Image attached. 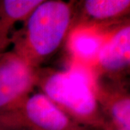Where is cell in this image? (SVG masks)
<instances>
[{"label":"cell","instance_id":"6da1fadb","mask_svg":"<svg viewBox=\"0 0 130 130\" xmlns=\"http://www.w3.org/2000/svg\"><path fill=\"white\" fill-rule=\"evenodd\" d=\"M72 17L70 3L42 1L28 16L23 30L12 34L13 51L36 68L59 47Z\"/></svg>","mask_w":130,"mask_h":130},{"label":"cell","instance_id":"7a4b0ae2","mask_svg":"<svg viewBox=\"0 0 130 130\" xmlns=\"http://www.w3.org/2000/svg\"><path fill=\"white\" fill-rule=\"evenodd\" d=\"M38 84L43 93L77 124L101 130L108 125L98 102L95 83L84 70L51 72L42 79L38 74Z\"/></svg>","mask_w":130,"mask_h":130},{"label":"cell","instance_id":"3957f363","mask_svg":"<svg viewBox=\"0 0 130 130\" xmlns=\"http://www.w3.org/2000/svg\"><path fill=\"white\" fill-rule=\"evenodd\" d=\"M0 130H90L77 124L43 93L29 94L0 111Z\"/></svg>","mask_w":130,"mask_h":130},{"label":"cell","instance_id":"277c9868","mask_svg":"<svg viewBox=\"0 0 130 130\" xmlns=\"http://www.w3.org/2000/svg\"><path fill=\"white\" fill-rule=\"evenodd\" d=\"M39 73L14 51L0 55V111L28 96L38 84Z\"/></svg>","mask_w":130,"mask_h":130},{"label":"cell","instance_id":"5b68a950","mask_svg":"<svg viewBox=\"0 0 130 130\" xmlns=\"http://www.w3.org/2000/svg\"><path fill=\"white\" fill-rule=\"evenodd\" d=\"M98 66L103 72L116 73L129 67L130 63V26L118 28L106 38L97 57Z\"/></svg>","mask_w":130,"mask_h":130},{"label":"cell","instance_id":"8992f818","mask_svg":"<svg viewBox=\"0 0 130 130\" xmlns=\"http://www.w3.org/2000/svg\"><path fill=\"white\" fill-rule=\"evenodd\" d=\"M43 0H0V55L12 44V30L28 16Z\"/></svg>","mask_w":130,"mask_h":130},{"label":"cell","instance_id":"52a82bcc","mask_svg":"<svg viewBox=\"0 0 130 130\" xmlns=\"http://www.w3.org/2000/svg\"><path fill=\"white\" fill-rule=\"evenodd\" d=\"M95 85L98 104L110 117V124L121 129L130 130L129 95L120 90H108L96 84Z\"/></svg>","mask_w":130,"mask_h":130},{"label":"cell","instance_id":"ba28073f","mask_svg":"<svg viewBox=\"0 0 130 130\" xmlns=\"http://www.w3.org/2000/svg\"><path fill=\"white\" fill-rule=\"evenodd\" d=\"M106 38L93 28H79L72 33L69 39L70 51L80 61L92 62L97 59Z\"/></svg>","mask_w":130,"mask_h":130},{"label":"cell","instance_id":"9c48e42d","mask_svg":"<svg viewBox=\"0 0 130 130\" xmlns=\"http://www.w3.org/2000/svg\"><path fill=\"white\" fill-rule=\"evenodd\" d=\"M129 7V0H87L83 9L85 14L91 18L106 20L127 14Z\"/></svg>","mask_w":130,"mask_h":130},{"label":"cell","instance_id":"30bf717a","mask_svg":"<svg viewBox=\"0 0 130 130\" xmlns=\"http://www.w3.org/2000/svg\"><path fill=\"white\" fill-rule=\"evenodd\" d=\"M102 130H124V129H119V128H117L116 126H113L112 124H111L110 123H108V125Z\"/></svg>","mask_w":130,"mask_h":130}]
</instances>
